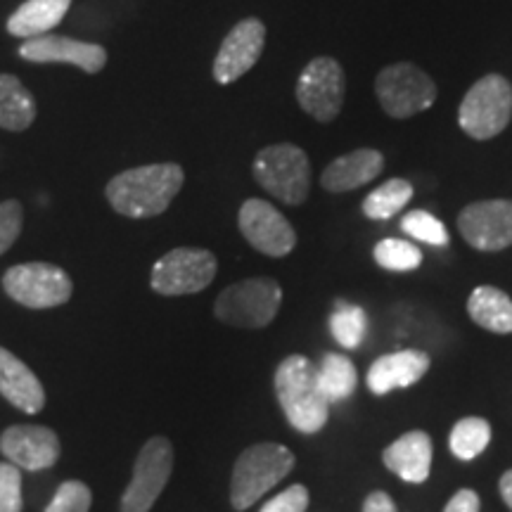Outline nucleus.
Masks as SVG:
<instances>
[{"mask_svg":"<svg viewBox=\"0 0 512 512\" xmlns=\"http://www.w3.org/2000/svg\"><path fill=\"white\" fill-rule=\"evenodd\" d=\"M185 174L178 164H147L128 169L107 183L112 209L128 219H152L164 214L181 192Z\"/></svg>","mask_w":512,"mask_h":512,"instance_id":"nucleus-1","label":"nucleus"},{"mask_svg":"<svg viewBox=\"0 0 512 512\" xmlns=\"http://www.w3.org/2000/svg\"><path fill=\"white\" fill-rule=\"evenodd\" d=\"M275 396L297 432L318 434L328 425L330 401L318 382V366L306 356H287L275 370Z\"/></svg>","mask_w":512,"mask_h":512,"instance_id":"nucleus-2","label":"nucleus"},{"mask_svg":"<svg viewBox=\"0 0 512 512\" xmlns=\"http://www.w3.org/2000/svg\"><path fill=\"white\" fill-rule=\"evenodd\" d=\"M294 453L283 444H254L235 460L233 479H230V505L242 512L264 498L290 475Z\"/></svg>","mask_w":512,"mask_h":512,"instance_id":"nucleus-3","label":"nucleus"},{"mask_svg":"<svg viewBox=\"0 0 512 512\" xmlns=\"http://www.w3.org/2000/svg\"><path fill=\"white\" fill-rule=\"evenodd\" d=\"M512 121V83L501 74H486L472 83L458 107V124L470 138L491 140Z\"/></svg>","mask_w":512,"mask_h":512,"instance_id":"nucleus-4","label":"nucleus"},{"mask_svg":"<svg viewBox=\"0 0 512 512\" xmlns=\"http://www.w3.org/2000/svg\"><path fill=\"white\" fill-rule=\"evenodd\" d=\"M254 178L275 200L299 207L311 190V164L302 147L292 143L268 145L254 157Z\"/></svg>","mask_w":512,"mask_h":512,"instance_id":"nucleus-5","label":"nucleus"},{"mask_svg":"<svg viewBox=\"0 0 512 512\" xmlns=\"http://www.w3.org/2000/svg\"><path fill=\"white\" fill-rule=\"evenodd\" d=\"M283 304V287L273 278H249L230 285L216 297L214 313L233 328L259 330L273 323Z\"/></svg>","mask_w":512,"mask_h":512,"instance_id":"nucleus-6","label":"nucleus"},{"mask_svg":"<svg viewBox=\"0 0 512 512\" xmlns=\"http://www.w3.org/2000/svg\"><path fill=\"white\" fill-rule=\"evenodd\" d=\"M375 95L392 119H411L430 110L437 100V83L411 62L384 67L375 79Z\"/></svg>","mask_w":512,"mask_h":512,"instance_id":"nucleus-7","label":"nucleus"},{"mask_svg":"<svg viewBox=\"0 0 512 512\" xmlns=\"http://www.w3.org/2000/svg\"><path fill=\"white\" fill-rule=\"evenodd\" d=\"M3 290L27 309H53L69 302L74 285L60 266L31 261V264H19L5 271Z\"/></svg>","mask_w":512,"mask_h":512,"instance_id":"nucleus-8","label":"nucleus"},{"mask_svg":"<svg viewBox=\"0 0 512 512\" xmlns=\"http://www.w3.org/2000/svg\"><path fill=\"white\" fill-rule=\"evenodd\" d=\"M216 256L207 249L178 247L152 266L150 285L164 297H183L207 290L216 278Z\"/></svg>","mask_w":512,"mask_h":512,"instance_id":"nucleus-9","label":"nucleus"},{"mask_svg":"<svg viewBox=\"0 0 512 512\" xmlns=\"http://www.w3.org/2000/svg\"><path fill=\"white\" fill-rule=\"evenodd\" d=\"M174 470V446L166 437H152L140 448L133 479L121 496V512H150Z\"/></svg>","mask_w":512,"mask_h":512,"instance_id":"nucleus-10","label":"nucleus"},{"mask_svg":"<svg viewBox=\"0 0 512 512\" xmlns=\"http://www.w3.org/2000/svg\"><path fill=\"white\" fill-rule=\"evenodd\" d=\"M344 69L335 57H316L304 67L297 81L299 107L320 124L337 119L344 105Z\"/></svg>","mask_w":512,"mask_h":512,"instance_id":"nucleus-11","label":"nucleus"},{"mask_svg":"<svg viewBox=\"0 0 512 512\" xmlns=\"http://www.w3.org/2000/svg\"><path fill=\"white\" fill-rule=\"evenodd\" d=\"M238 226L242 238H245L256 252L273 256V259L287 256L294 249V245H297V233H294L290 221H287L273 204L256 200V197L247 200L240 207Z\"/></svg>","mask_w":512,"mask_h":512,"instance_id":"nucleus-12","label":"nucleus"},{"mask_svg":"<svg viewBox=\"0 0 512 512\" xmlns=\"http://www.w3.org/2000/svg\"><path fill=\"white\" fill-rule=\"evenodd\" d=\"M458 230L479 252H501L512 245V200L467 204L458 214Z\"/></svg>","mask_w":512,"mask_h":512,"instance_id":"nucleus-13","label":"nucleus"},{"mask_svg":"<svg viewBox=\"0 0 512 512\" xmlns=\"http://www.w3.org/2000/svg\"><path fill=\"white\" fill-rule=\"evenodd\" d=\"M266 46V27L261 19H242L230 29V34L223 38L219 55L214 60V79L221 86L238 81L249 69L259 62Z\"/></svg>","mask_w":512,"mask_h":512,"instance_id":"nucleus-14","label":"nucleus"},{"mask_svg":"<svg viewBox=\"0 0 512 512\" xmlns=\"http://www.w3.org/2000/svg\"><path fill=\"white\" fill-rule=\"evenodd\" d=\"M0 453L22 470H48L60 458V439L48 427L15 425L0 437Z\"/></svg>","mask_w":512,"mask_h":512,"instance_id":"nucleus-15","label":"nucleus"},{"mask_svg":"<svg viewBox=\"0 0 512 512\" xmlns=\"http://www.w3.org/2000/svg\"><path fill=\"white\" fill-rule=\"evenodd\" d=\"M19 57L27 62L76 64L86 74H98L107 64V50L98 43L74 41L67 36H38L19 46Z\"/></svg>","mask_w":512,"mask_h":512,"instance_id":"nucleus-16","label":"nucleus"},{"mask_svg":"<svg viewBox=\"0 0 512 512\" xmlns=\"http://www.w3.org/2000/svg\"><path fill=\"white\" fill-rule=\"evenodd\" d=\"M430 356L420 349H401L394 354L380 356L368 368V389L375 396H384L394 389L411 387V384L420 382L430 370Z\"/></svg>","mask_w":512,"mask_h":512,"instance_id":"nucleus-17","label":"nucleus"},{"mask_svg":"<svg viewBox=\"0 0 512 512\" xmlns=\"http://www.w3.org/2000/svg\"><path fill=\"white\" fill-rule=\"evenodd\" d=\"M432 437L427 432H408L384 448L382 460L396 477L408 484L427 482L432 470Z\"/></svg>","mask_w":512,"mask_h":512,"instance_id":"nucleus-18","label":"nucleus"},{"mask_svg":"<svg viewBox=\"0 0 512 512\" xmlns=\"http://www.w3.org/2000/svg\"><path fill=\"white\" fill-rule=\"evenodd\" d=\"M0 394L29 415L41 413L46 406V392L34 370L3 347H0Z\"/></svg>","mask_w":512,"mask_h":512,"instance_id":"nucleus-19","label":"nucleus"},{"mask_svg":"<svg viewBox=\"0 0 512 512\" xmlns=\"http://www.w3.org/2000/svg\"><path fill=\"white\" fill-rule=\"evenodd\" d=\"M382 169V152L373 150V147H361V150H354L330 162L320 176V185L328 192H351L373 183L382 174Z\"/></svg>","mask_w":512,"mask_h":512,"instance_id":"nucleus-20","label":"nucleus"},{"mask_svg":"<svg viewBox=\"0 0 512 512\" xmlns=\"http://www.w3.org/2000/svg\"><path fill=\"white\" fill-rule=\"evenodd\" d=\"M69 8H72V0H27L8 19V31L24 41L46 36L62 22Z\"/></svg>","mask_w":512,"mask_h":512,"instance_id":"nucleus-21","label":"nucleus"},{"mask_svg":"<svg viewBox=\"0 0 512 512\" xmlns=\"http://www.w3.org/2000/svg\"><path fill=\"white\" fill-rule=\"evenodd\" d=\"M467 313L479 328L510 335L512 332V299L494 285H479L467 299Z\"/></svg>","mask_w":512,"mask_h":512,"instance_id":"nucleus-22","label":"nucleus"},{"mask_svg":"<svg viewBox=\"0 0 512 512\" xmlns=\"http://www.w3.org/2000/svg\"><path fill=\"white\" fill-rule=\"evenodd\" d=\"M36 119V100L22 81L12 74H0V128L27 131Z\"/></svg>","mask_w":512,"mask_h":512,"instance_id":"nucleus-23","label":"nucleus"},{"mask_svg":"<svg viewBox=\"0 0 512 512\" xmlns=\"http://www.w3.org/2000/svg\"><path fill=\"white\" fill-rule=\"evenodd\" d=\"M318 382L330 403L347 401L354 396L358 387V373L351 358L342 354H325L318 366Z\"/></svg>","mask_w":512,"mask_h":512,"instance_id":"nucleus-24","label":"nucleus"},{"mask_svg":"<svg viewBox=\"0 0 512 512\" xmlns=\"http://www.w3.org/2000/svg\"><path fill=\"white\" fill-rule=\"evenodd\" d=\"M413 200V185L403 178H392L382 183L363 200L361 209L370 221H389Z\"/></svg>","mask_w":512,"mask_h":512,"instance_id":"nucleus-25","label":"nucleus"},{"mask_svg":"<svg viewBox=\"0 0 512 512\" xmlns=\"http://www.w3.org/2000/svg\"><path fill=\"white\" fill-rule=\"evenodd\" d=\"M491 444V425L484 418L470 415V418L458 420L453 425L451 437H448V446L451 453L460 460H475L486 451Z\"/></svg>","mask_w":512,"mask_h":512,"instance_id":"nucleus-26","label":"nucleus"},{"mask_svg":"<svg viewBox=\"0 0 512 512\" xmlns=\"http://www.w3.org/2000/svg\"><path fill=\"white\" fill-rule=\"evenodd\" d=\"M368 330V316L361 306L349 302H337L330 316V332L337 344L344 349H358Z\"/></svg>","mask_w":512,"mask_h":512,"instance_id":"nucleus-27","label":"nucleus"},{"mask_svg":"<svg viewBox=\"0 0 512 512\" xmlns=\"http://www.w3.org/2000/svg\"><path fill=\"white\" fill-rule=\"evenodd\" d=\"M373 256L377 261V266L387 268V271H396V273H406V271H415L422 264V252L418 245L406 240H396V238H387L380 240L373 249Z\"/></svg>","mask_w":512,"mask_h":512,"instance_id":"nucleus-28","label":"nucleus"},{"mask_svg":"<svg viewBox=\"0 0 512 512\" xmlns=\"http://www.w3.org/2000/svg\"><path fill=\"white\" fill-rule=\"evenodd\" d=\"M401 230L406 235H411L413 240L425 242V245L434 247H446L451 242V235L444 223H441L437 216H432L430 211H408V214L401 216Z\"/></svg>","mask_w":512,"mask_h":512,"instance_id":"nucleus-29","label":"nucleus"},{"mask_svg":"<svg viewBox=\"0 0 512 512\" xmlns=\"http://www.w3.org/2000/svg\"><path fill=\"white\" fill-rule=\"evenodd\" d=\"M93 503V494L83 482H64L60 489L55 491L53 501L46 508V512H88Z\"/></svg>","mask_w":512,"mask_h":512,"instance_id":"nucleus-30","label":"nucleus"},{"mask_svg":"<svg viewBox=\"0 0 512 512\" xmlns=\"http://www.w3.org/2000/svg\"><path fill=\"white\" fill-rule=\"evenodd\" d=\"M0 512H22V475L12 463H0Z\"/></svg>","mask_w":512,"mask_h":512,"instance_id":"nucleus-31","label":"nucleus"},{"mask_svg":"<svg viewBox=\"0 0 512 512\" xmlns=\"http://www.w3.org/2000/svg\"><path fill=\"white\" fill-rule=\"evenodd\" d=\"M24 211L17 200H8L0 204V256L15 245L19 233H22Z\"/></svg>","mask_w":512,"mask_h":512,"instance_id":"nucleus-32","label":"nucleus"},{"mask_svg":"<svg viewBox=\"0 0 512 512\" xmlns=\"http://www.w3.org/2000/svg\"><path fill=\"white\" fill-rule=\"evenodd\" d=\"M309 508V489L304 484H294L283 494L273 496L261 512H306Z\"/></svg>","mask_w":512,"mask_h":512,"instance_id":"nucleus-33","label":"nucleus"},{"mask_svg":"<svg viewBox=\"0 0 512 512\" xmlns=\"http://www.w3.org/2000/svg\"><path fill=\"white\" fill-rule=\"evenodd\" d=\"M482 503H479V494L472 489H460L451 496V501L446 503L444 512H479Z\"/></svg>","mask_w":512,"mask_h":512,"instance_id":"nucleus-34","label":"nucleus"},{"mask_svg":"<svg viewBox=\"0 0 512 512\" xmlns=\"http://www.w3.org/2000/svg\"><path fill=\"white\" fill-rule=\"evenodd\" d=\"M363 512H396L394 498L384 491H373V494L366 496L363 501Z\"/></svg>","mask_w":512,"mask_h":512,"instance_id":"nucleus-35","label":"nucleus"},{"mask_svg":"<svg viewBox=\"0 0 512 512\" xmlns=\"http://www.w3.org/2000/svg\"><path fill=\"white\" fill-rule=\"evenodd\" d=\"M498 489H501V496H503L505 505H508V508L512 510V470H508L501 477V482H498Z\"/></svg>","mask_w":512,"mask_h":512,"instance_id":"nucleus-36","label":"nucleus"}]
</instances>
